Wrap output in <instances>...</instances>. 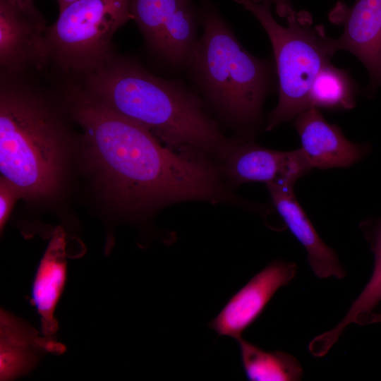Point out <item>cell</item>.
Wrapping results in <instances>:
<instances>
[{
  "label": "cell",
  "instance_id": "obj_1",
  "mask_svg": "<svg viewBox=\"0 0 381 381\" xmlns=\"http://www.w3.org/2000/svg\"><path fill=\"white\" fill-rule=\"evenodd\" d=\"M67 89L66 102L83 128L88 162L124 210L143 212L191 200L241 202L204 153L162 145L147 129L95 99L77 83Z\"/></svg>",
  "mask_w": 381,
  "mask_h": 381
},
{
  "label": "cell",
  "instance_id": "obj_2",
  "mask_svg": "<svg viewBox=\"0 0 381 381\" xmlns=\"http://www.w3.org/2000/svg\"><path fill=\"white\" fill-rule=\"evenodd\" d=\"M80 79L87 95L169 147H192L224 160L238 142L223 134L183 82L157 77L130 58L114 53Z\"/></svg>",
  "mask_w": 381,
  "mask_h": 381
},
{
  "label": "cell",
  "instance_id": "obj_3",
  "mask_svg": "<svg viewBox=\"0 0 381 381\" xmlns=\"http://www.w3.org/2000/svg\"><path fill=\"white\" fill-rule=\"evenodd\" d=\"M38 89L24 75L1 73L0 171L26 198L47 196L57 188L65 138Z\"/></svg>",
  "mask_w": 381,
  "mask_h": 381
},
{
  "label": "cell",
  "instance_id": "obj_4",
  "mask_svg": "<svg viewBox=\"0 0 381 381\" xmlns=\"http://www.w3.org/2000/svg\"><path fill=\"white\" fill-rule=\"evenodd\" d=\"M200 16L203 33L187 64L214 107L251 133L260 123L263 102L272 91L276 66L247 52L210 3L203 4Z\"/></svg>",
  "mask_w": 381,
  "mask_h": 381
},
{
  "label": "cell",
  "instance_id": "obj_5",
  "mask_svg": "<svg viewBox=\"0 0 381 381\" xmlns=\"http://www.w3.org/2000/svg\"><path fill=\"white\" fill-rule=\"evenodd\" d=\"M250 11L265 29L271 42L278 78L279 100L270 112L266 131L294 119L309 109L308 92L320 70L337 52L335 39L328 37L322 25H313L311 14L294 10L278 23L267 0H234Z\"/></svg>",
  "mask_w": 381,
  "mask_h": 381
},
{
  "label": "cell",
  "instance_id": "obj_6",
  "mask_svg": "<svg viewBox=\"0 0 381 381\" xmlns=\"http://www.w3.org/2000/svg\"><path fill=\"white\" fill-rule=\"evenodd\" d=\"M131 0H76L59 11L44 33L49 63L81 76L113 54L116 32L132 19Z\"/></svg>",
  "mask_w": 381,
  "mask_h": 381
},
{
  "label": "cell",
  "instance_id": "obj_7",
  "mask_svg": "<svg viewBox=\"0 0 381 381\" xmlns=\"http://www.w3.org/2000/svg\"><path fill=\"white\" fill-rule=\"evenodd\" d=\"M131 14L150 49L167 63L187 64L198 42L191 0H131Z\"/></svg>",
  "mask_w": 381,
  "mask_h": 381
},
{
  "label": "cell",
  "instance_id": "obj_8",
  "mask_svg": "<svg viewBox=\"0 0 381 381\" xmlns=\"http://www.w3.org/2000/svg\"><path fill=\"white\" fill-rule=\"evenodd\" d=\"M328 18L343 27L335 39L337 50L349 52L367 69L370 82L363 94L372 98L381 87V0H356L351 6L338 1Z\"/></svg>",
  "mask_w": 381,
  "mask_h": 381
},
{
  "label": "cell",
  "instance_id": "obj_9",
  "mask_svg": "<svg viewBox=\"0 0 381 381\" xmlns=\"http://www.w3.org/2000/svg\"><path fill=\"white\" fill-rule=\"evenodd\" d=\"M296 271L294 262H271L230 298L208 327L219 336L237 341L260 316L277 290L294 278Z\"/></svg>",
  "mask_w": 381,
  "mask_h": 381
},
{
  "label": "cell",
  "instance_id": "obj_10",
  "mask_svg": "<svg viewBox=\"0 0 381 381\" xmlns=\"http://www.w3.org/2000/svg\"><path fill=\"white\" fill-rule=\"evenodd\" d=\"M47 20L23 11L13 0H0L1 73L24 75L49 64L44 33Z\"/></svg>",
  "mask_w": 381,
  "mask_h": 381
},
{
  "label": "cell",
  "instance_id": "obj_11",
  "mask_svg": "<svg viewBox=\"0 0 381 381\" xmlns=\"http://www.w3.org/2000/svg\"><path fill=\"white\" fill-rule=\"evenodd\" d=\"M223 161V175L234 186L248 182L294 184L313 169L301 149L273 150L251 140H238Z\"/></svg>",
  "mask_w": 381,
  "mask_h": 381
},
{
  "label": "cell",
  "instance_id": "obj_12",
  "mask_svg": "<svg viewBox=\"0 0 381 381\" xmlns=\"http://www.w3.org/2000/svg\"><path fill=\"white\" fill-rule=\"evenodd\" d=\"M300 148L312 168H345L362 159L368 146L347 140L341 128L327 122L320 110L310 108L294 121Z\"/></svg>",
  "mask_w": 381,
  "mask_h": 381
},
{
  "label": "cell",
  "instance_id": "obj_13",
  "mask_svg": "<svg viewBox=\"0 0 381 381\" xmlns=\"http://www.w3.org/2000/svg\"><path fill=\"white\" fill-rule=\"evenodd\" d=\"M63 344L41 337L28 323L1 309L0 312V380H13L30 373L47 353L61 354Z\"/></svg>",
  "mask_w": 381,
  "mask_h": 381
},
{
  "label": "cell",
  "instance_id": "obj_14",
  "mask_svg": "<svg viewBox=\"0 0 381 381\" xmlns=\"http://www.w3.org/2000/svg\"><path fill=\"white\" fill-rule=\"evenodd\" d=\"M272 202L286 226L305 248L309 265L317 277L341 279L346 273L337 256L320 238L298 202L294 184H267Z\"/></svg>",
  "mask_w": 381,
  "mask_h": 381
},
{
  "label": "cell",
  "instance_id": "obj_15",
  "mask_svg": "<svg viewBox=\"0 0 381 381\" xmlns=\"http://www.w3.org/2000/svg\"><path fill=\"white\" fill-rule=\"evenodd\" d=\"M66 250L64 229L56 228L37 267L31 301L40 318L43 336L53 337L58 329L54 316L66 279Z\"/></svg>",
  "mask_w": 381,
  "mask_h": 381
},
{
  "label": "cell",
  "instance_id": "obj_16",
  "mask_svg": "<svg viewBox=\"0 0 381 381\" xmlns=\"http://www.w3.org/2000/svg\"><path fill=\"white\" fill-rule=\"evenodd\" d=\"M361 93L349 70L325 64L313 81L308 92V107L329 110H349Z\"/></svg>",
  "mask_w": 381,
  "mask_h": 381
},
{
  "label": "cell",
  "instance_id": "obj_17",
  "mask_svg": "<svg viewBox=\"0 0 381 381\" xmlns=\"http://www.w3.org/2000/svg\"><path fill=\"white\" fill-rule=\"evenodd\" d=\"M246 376L250 381H296L303 369L291 355L283 351H266L243 339L237 340Z\"/></svg>",
  "mask_w": 381,
  "mask_h": 381
},
{
  "label": "cell",
  "instance_id": "obj_18",
  "mask_svg": "<svg viewBox=\"0 0 381 381\" xmlns=\"http://www.w3.org/2000/svg\"><path fill=\"white\" fill-rule=\"evenodd\" d=\"M361 227L370 242L375 255L373 272L344 319L334 328L322 334V340L329 346L335 344L348 325L358 317L373 312L381 301V219L373 223L365 222Z\"/></svg>",
  "mask_w": 381,
  "mask_h": 381
},
{
  "label": "cell",
  "instance_id": "obj_19",
  "mask_svg": "<svg viewBox=\"0 0 381 381\" xmlns=\"http://www.w3.org/2000/svg\"><path fill=\"white\" fill-rule=\"evenodd\" d=\"M22 195L18 188L6 179L0 180V229L4 228L10 217L13 206Z\"/></svg>",
  "mask_w": 381,
  "mask_h": 381
},
{
  "label": "cell",
  "instance_id": "obj_20",
  "mask_svg": "<svg viewBox=\"0 0 381 381\" xmlns=\"http://www.w3.org/2000/svg\"><path fill=\"white\" fill-rule=\"evenodd\" d=\"M271 4L274 5L278 16L281 18H286L293 11L291 0H267Z\"/></svg>",
  "mask_w": 381,
  "mask_h": 381
},
{
  "label": "cell",
  "instance_id": "obj_21",
  "mask_svg": "<svg viewBox=\"0 0 381 381\" xmlns=\"http://www.w3.org/2000/svg\"><path fill=\"white\" fill-rule=\"evenodd\" d=\"M18 6L26 13L40 20H45L43 15L39 12L34 5L33 0H13Z\"/></svg>",
  "mask_w": 381,
  "mask_h": 381
},
{
  "label": "cell",
  "instance_id": "obj_22",
  "mask_svg": "<svg viewBox=\"0 0 381 381\" xmlns=\"http://www.w3.org/2000/svg\"><path fill=\"white\" fill-rule=\"evenodd\" d=\"M353 322L361 325L381 323V311L377 313L373 311L366 315L359 316L355 319Z\"/></svg>",
  "mask_w": 381,
  "mask_h": 381
},
{
  "label": "cell",
  "instance_id": "obj_23",
  "mask_svg": "<svg viewBox=\"0 0 381 381\" xmlns=\"http://www.w3.org/2000/svg\"><path fill=\"white\" fill-rule=\"evenodd\" d=\"M56 1L58 4L59 11H60L62 9H64L66 6H68V4H70L71 3L76 0H56Z\"/></svg>",
  "mask_w": 381,
  "mask_h": 381
}]
</instances>
